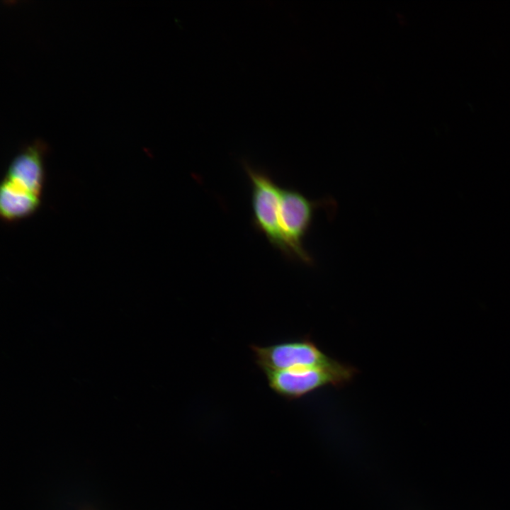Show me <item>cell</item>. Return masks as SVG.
<instances>
[{
    "label": "cell",
    "mask_w": 510,
    "mask_h": 510,
    "mask_svg": "<svg viewBox=\"0 0 510 510\" xmlns=\"http://www.w3.org/2000/svg\"><path fill=\"white\" fill-rule=\"evenodd\" d=\"M255 363L265 370L328 367L339 361L325 354L310 336L262 346L250 345Z\"/></svg>",
    "instance_id": "277c9868"
},
{
    "label": "cell",
    "mask_w": 510,
    "mask_h": 510,
    "mask_svg": "<svg viewBox=\"0 0 510 510\" xmlns=\"http://www.w3.org/2000/svg\"><path fill=\"white\" fill-rule=\"evenodd\" d=\"M270 388L279 396L295 400L320 388H342L358 373L357 368L338 361L328 367L300 368L264 371Z\"/></svg>",
    "instance_id": "6da1fadb"
},
{
    "label": "cell",
    "mask_w": 510,
    "mask_h": 510,
    "mask_svg": "<svg viewBox=\"0 0 510 510\" xmlns=\"http://www.w3.org/2000/svg\"><path fill=\"white\" fill-rule=\"evenodd\" d=\"M46 149L40 139L23 147L9 164L1 191L40 201Z\"/></svg>",
    "instance_id": "5b68a950"
},
{
    "label": "cell",
    "mask_w": 510,
    "mask_h": 510,
    "mask_svg": "<svg viewBox=\"0 0 510 510\" xmlns=\"http://www.w3.org/2000/svg\"><path fill=\"white\" fill-rule=\"evenodd\" d=\"M243 167L251 186L252 222L269 243L286 258L295 260L279 223L281 188L265 170L244 162Z\"/></svg>",
    "instance_id": "7a4b0ae2"
},
{
    "label": "cell",
    "mask_w": 510,
    "mask_h": 510,
    "mask_svg": "<svg viewBox=\"0 0 510 510\" xmlns=\"http://www.w3.org/2000/svg\"><path fill=\"white\" fill-rule=\"evenodd\" d=\"M334 205L333 200H312L295 189L281 188L279 223L295 260L309 266L313 264L312 256L303 246V239L312 226L315 211Z\"/></svg>",
    "instance_id": "3957f363"
}]
</instances>
